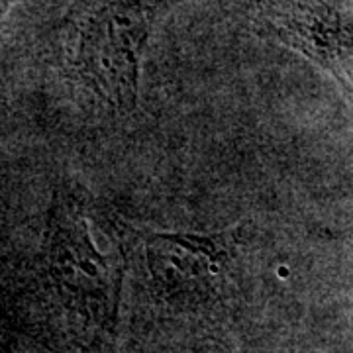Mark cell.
<instances>
[{"label": "cell", "mask_w": 353, "mask_h": 353, "mask_svg": "<svg viewBox=\"0 0 353 353\" xmlns=\"http://www.w3.org/2000/svg\"><path fill=\"white\" fill-rule=\"evenodd\" d=\"M153 12L145 0H94L67 32L65 75L114 116H130L138 108Z\"/></svg>", "instance_id": "cell-1"}, {"label": "cell", "mask_w": 353, "mask_h": 353, "mask_svg": "<svg viewBox=\"0 0 353 353\" xmlns=\"http://www.w3.org/2000/svg\"><path fill=\"white\" fill-rule=\"evenodd\" d=\"M279 38L353 94V28L314 6H299L277 24Z\"/></svg>", "instance_id": "cell-2"}]
</instances>
